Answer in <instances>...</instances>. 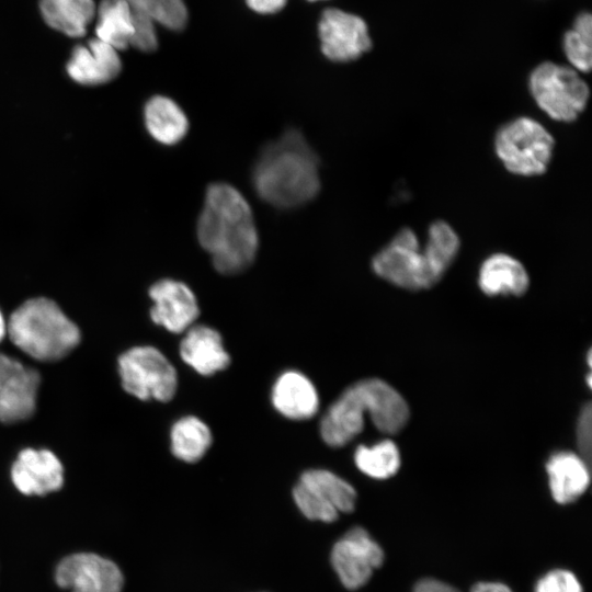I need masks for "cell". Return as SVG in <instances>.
I'll use <instances>...</instances> for the list:
<instances>
[{
  "instance_id": "6da1fadb",
  "label": "cell",
  "mask_w": 592,
  "mask_h": 592,
  "mask_svg": "<svg viewBox=\"0 0 592 592\" xmlns=\"http://www.w3.org/2000/svg\"><path fill=\"white\" fill-rule=\"evenodd\" d=\"M196 236L210 255L215 270L224 275L248 269L259 249V234L250 204L240 191L224 182L207 187Z\"/></svg>"
},
{
  "instance_id": "7a4b0ae2",
  "label": "cell",
  "mask_w": 592,
  "mask_h": 592,
  "mask_svg": "<svg viewBox=\"0 0 592 592\" xmlns=\"http://www.w3.org/2000/svg\"><path fill=\"white\" fill-rule=\"evenodd\" d=\"M257 194L277 208H294L320 190L319 160L304 136L285 132L260 152L252 171Z\"/></svg>"
},
{
  "instance_id": "3957f363",
  "label": "cell",
  "mask_w": 592,
  "mask_h": 592,
  "mask_svg": "<svg viewBox=\"0 0 592 592\" xmlns=\"http://www.w3.org/2000/svg\"><path fill=\"white\" fill-rule=\"evenodd\" d=\"M365 414L379 431L396 433L407 423L409 408L402 396L384 380H360L346 388L323 414L322 440L333 447L345 445L363 430Z\"/></svg>"
},
{
  "instance_id": "277c9868",
  "label": "cell",
  "mask_w": 592,
  "mask_h": 592,
  "mask_svg": "<svg viewBox=\"0 0 592 592\" xmlns=\"http://www.w3.org/2000/svg\"><path fill=\"white\" fill-rule=\"evenodd\" d=\"M7 332L12 343L43 362L58 361L80 342L78 327L58 305L45 297L23 303L10 316Z\"/></svg>"
},
{
  "instance_id": "5b68a950",
  "label": "cell",
  "mask_w": 592,
  "mask_h": 592,
  "mask_svg": "<svg viewBox=\"0 0 592 592\" xmlns=\"http://www.w3.org/2000/svg\"><path fill=\"white\" fill-rule=\"evenodd\" d=\"M493 147L498 159L510 173L532 178L547 171L555 139L537 119L520 116L497 130Z\"/></svg>"
},
{
  "instance_id": "8992f818",
  "label": "cell",
  "mask_w": 592,
  "mask_h": 592,
  "mask_svg": "<svg viewBox=\"0 0 592 592\" xmlns=\"http://www.w3.org/2000/svg\"><path fill=\"white\" fill-rule=\"evenodd\" d=\"M530 93L536 105L551 119L574 122L585 110L590 89L571 67L545 61L528 78Z\"/></svg>"
},
{
  "instance_id": "52a82bcc",
  "label": "cell",
  "mask_w": 592,
  "mask_h": 592,
  "mask_svg": "<svg viewBox=\"0 0 592 592\" xmlns=\"http://www.w3.org/2000/svg\"><path fill=\"white\" fill-rule=\"evenodd\" d=\"M372 267L383 280L406 289H425L439 282L417 234L408 227L400 229L374 255Z\"/></svg>"
},
{
  "instance_id": "ba28073f",
  "label": "cell",
  "mask_w": 592,
  "mask_h": 592,
  "mask_svg": "<svg viewBox=\"0 0 592 592\" xmlns=\"http://www.w3.org/2000/svg\"><path fill=\"white\" fill-rule=\"evenodd\" d=\"M122 386L140 400L169 401L173 398L178 376L173 365L153 346H136L118 358Z\"/></svg>"
},
{
  "instance_id": "9c48e42d",
  "label": "cell",
  "mask_w": 592,
  "mask_h": 592,
  "mask_svg": "<svg viewBox=\"0 0 592 592\" xmlns=\"http://www.w3.org/2000/svg\"><path fill=\"white\" fill-rule=\"evenodd\" d=\"M293 498L307 519L330 523L338 519L339 513L354 509L356 492L348 481L330 470L309 469L303 473L294 487Z\"/></svg>"
},
{
  "instance_id": "30bf717a",
  "label": "cell",
  "mask_w": 592,
  "mask_h": 592,
  "mask_svg": "<svg viewBox=\"0 0 592 592\" xmlns=\"http://www.w3.org/2000/svg\"><path fill=\"white\" fill-rule=\"evenodd\" d=\"M383 561V548L358 526L349 530L331 550L332 567L341 583L351 590L366 584Z\"/></svg>"
},
{
  "instance_id": "8fae6325",
  "label": "cell",
  "mask_w": 592,
  "mask_h": 592,
  "mask_svg": "<svg viewBox=\"0 0 592 592\" xmlns=\"http://www.w3.org/2000/svg\"><path fill=\"white\" fill-rule=\"evenodd\" d=\"M55 580L70 592H122L124 585L118 566L92 553H77L61 559Z\"/></svg>"
},
{
  "instance_id": "7c38bea8",
  "label": "cell",
  "mask_w": 592,
  "mask_h": 592,
  "mask_svg": "<svg viewBox=\"0 0 592 592\" xmlns=\"http://www.w3.org/2000/svg\"><path fill=\"white\" fill-rule=\"evenodd\" d=\"M319 37L323 55L335 62L355 60L372 47L365 21L339 9L323 11Z\"/></svg>"
},
{
  "instance_id": "4fadbf2b",
  "label": "cell",
  "mask_w": 592,
  "mask_h": 592,
  "mask_svg": "<svg viewBox=\"0 0 592 592\" xmlns=\"http://www.w3.org/2000/svg\"><path fill=\"white\" fill-rule=\"evenodd\" d=\"M39 383L36 369L0 353V421L12 423L32 417Z\"/></svg>"
},
{
  "instance_id": "5bb4252c",
  "label": "cell",
  "mask_w": 592,
  "mask_h": 592,
  "mask_svg": "<svg viewBox=\"0 0 592 592\" xmlns=\"http://www.w3.org/2000/svg\"><path fill=\"white\" fill-rule=\"evenodd\" d=\"M153 301L152 321L170 332L180 333L192 327L200 315L196 297L184 283L164 278L149 289Z\"/></svg>"
},
{
  "instance_id": "9a60e30c",
  "label": "cell",
  "mask_w": 592,
  "mask_h": 592,
  "mask_svg": "<svg viewBox=\"0 0 592 592\" xmlns=\"http://www.w3.org/2000/svg\"><path fill=\"white\" fill-rule=\"evenodd\" d=\"M11 478L21 493L43 496L61 488L64 468L50 451L25 448L13 463Z\"/></svg>"
},
{
  "instance_id": "2e32d148",
  "label": "cell",
  "mask_w": 592,
  "mask_h": 592,
  "mask_svg": "<svg viewBox=\"0 0 592 592\" xmlns=\"http://www.w3.org/2000/svg\"><path fill=\"white\" fill-rule=\"evenodd\" d=\"M68 76L83 86L112 81L122 69L118 50L96 37L73 48L66 66Z\"/></svg>"
},
{
  "instance_id": "e0dca14e",
  "label": "cell",
  "mask_w": 592,
  "mask_h": 592,
  "mask_svg": "<svg viewBox=\"0 0 592 592\" xmlns=\"http://www.w3.org/2000/svg\"><path fill=\"white\" fill-rule=\"evenodd\" d=\"M180 355L187 365L204 376L223 371L230 363L220 334L204 325L186 330L180 344Z\"/></svg>"
},
{
  "instance_id": "ac0fdd59",
  "label": "cell",
  "mask_w": 592,
  "mask_h": 592,
  "mask_svg": "<svg viewBox=\"0 0 592 592\" xmlns=\"http://www.w3.org/2000/svg\"><path fill=\"white\" fill-rule=\"evenodd\" d=\"M272 403L282 415L305 420L317 413L319 397L314 384L304 374L287 371L274 383Z\"/></svg>"
},
{
  "instance_id": "d6986e66",
  "label": "cell",
  "mask_w": 592,
  "mask_h": 592,
  "mask_svg": "<svg viewBox=\"0 0 592 592\" xmlns=\"http://www.w3.org/2000/svg\"><path fill=\"white\" fill-rule=\"evenodd\" d=\"M478 285L489 296H521L530 286V277L522 262L508 253L497 252L481 263Z\"/></svg>"
},
{
  "instance_id": "ffe728a7",
  "label": "cell",
  "mask_w": 592,
  "mask_h": 592,
  "mask_svg": "<svg viewBox=\"0 0 592 592\" xmlns=\"http://www.w3.org/2000/svg\"><path fill=\"white\" fill-rule=\"evenodd\" d=\"M551 496L556 502L567 504L577 500L589 487L587 462L571 452L553 455L546 465Z\"/></svg>"
},
{
  "instance_id": "44dd1931",
  "label": "cell",
  "mask_w": 592,
  "mask_h": 592,
  "mask_svg": "<svg viewBox=\"0 0 592 592\" xmlns=\"http://www.w3.org/2000/svg\"><path fill=\"white\" fill-rule=\"evenodd\" d=\"M144 118L150 136L162 145H175L189 132L186 114L175 101L164 95H155L147 101Z\"/></svg>"
},
{
  "instance_id": "7402d4cb",
  "label": "cell",
  "mask_w": 592,
  "mask_h": 592,
  "mask_svg": "<svg viewBox=\"0 0 592 592\" xmlns=\"http://www.w3.org/2000/svg\"><path fill=\"white\" fill-rule=\"evenodd\" d=\"M39 12L53 30L81 37L94 21L96 5L93 0H39Z\"/></svg>"
},
{
  "instance_id": "603a6c76",
  "label": "cell",
  "mask_w": 592,
  "mask_h": 592,
  "mask_svg": "<svg viewBox=\"0 0 592 592\" xmlns=\"http://www.w3.org/2000/svg\"><path fill=\"white\" fill-rule=\"evenodd\" d=\"M96 38L116 50L130 46L134 34V13L126 0H102L96 7Z\"/></svg>"
},
{
  "instance_id": "cb8c5ba5",
  "label": "cell",
  "mask_w": 592,
  "mask_h": 592,
  "mask_svg": "<svg viewBox=\"0 0 592 592\" xmlns=\"http://www.w3.org/2000/svg\"><path fill=\"white\" fill-rule=\"evenodd\" d=\"M212 444L208 426L198 418L187 415L178 420L171 429V451L186 463L200 460Z\"/></svg>"
},
{
  "instance_id": "d4e9b609",
  "label": "cell",
  "mask_w": 592,
  "mask_h": 592,
  "mask_svg": "<svg viewBox=\"0 0 592 592\" xmlns=\"http://www.w3.org/2000/svg\"><path fill=\"white\" fill-rule=\"evenodd\" d=\"M460 249V238L445 220H435L428 229L423 247L430 269L437 281L451 266Z\"/></svg>"
},
{
  "instance_id": "484cf974",
  "label": "cell",
  "mask_w": 592,
  "mask_h": 592,
  "mask_svg": "<svg viewBox=\"0 0 592 592\" xmlns=\"http://www.w3.org/2000/svg\"><path fill=\"white\" fill-rule=\"evenodd\" d=\"M354 460L363 474L375 479L389 478L400 467L398 447L389 440L382 441L371 447L358 446L354 454Z\"/></svg>"
},
{
  "instance_id": "4316f807",
  "label": "cell",
  "mask_w": 592,
  "mask_h": 592,
  "mask_svg": "<svg viewBox=\"0 0 592 592\" xmlns=\"http://www.w3.org/2000/svg\"><path fill=\"white\" fill-rule=\"evenodd\" d=\"M563 52L574 70L589 72L592 66V18L589 12L580 13L572 30L563 36Z\"/></svg>"
},
{
  "instance_id": "83f0119b",
  "label": "cell",
  "mask_w": 592,
  "mask_h": 592,
  "mask_svg": "<svg viewBox=\"0 0 592 592\" xmlns=\"http://www.w3.org/2000/svg\"><path fill=\"white\" fill-rule=\"evenodd\" d=\"M137 12L155 24L180 31L187 22V10L183 0H126Z\"/></svg>"
},
{
  "instance_id": "f1b7e54d",
  "label": "cell",
  "mask_w": 592,
  "mask_h": 592,
  "mask_svg": "<svg viewBox=\"0 0 592 592\" xmlns=\"http://www.w3.org/2000/svg\"><path fill=\"white\" fill-rule=\"evenodd\" d=\"M535 592H583L577 577L565 569H556L538 580Z\"/></svg>"
},
{
  "instance_id": "f546056e",
  "label": "cell",
  "mask_w": 592,
  "mask_h": 592,
  "mask_svg": "<svg viewBox=\"0 0 592 592\" xmlns=\"http://www.w3.org/2000/svg\"><path fill=\"white\" fill-rule=\"evenodd\" d=\"M133 9V8H132ZM134 13V34L130 46L144 52L150 53L158 47V37L156 24L146 15L133 9Z\"/></svg>"
},
{
  "instance_id": "4dcf8cb0",
  "label": "cell",
  "mask_w": 592,
  "mask_h": 592,
  "mask_svg": "<svg viewBox=\"0 0 592 592\" xmlns=\"http://www.w3.org/2000/svg\"><path fill=\"white\" fill-rule=\"evenodd\" d=\"M592 442V408L588 403L581 410L577 423V443L580 451V456L588 463L591 457Z\"/></svg>"
},
{
  "instance_id": "1f68e13d",
  "label": "cell",
  "mask_w": 592,
  "mask_h": 592,
  "mask_svg": "<svg viewBox=\"0 0 592 592\" xmlns=\"http://www.w3.org/2000/svg\"><path fill=\"white\" fill-rule=\"evenodd\" d=\"M412 592H460L456 588L436 579L426 578L418 581Z\"/></svg>"
},
{
  "instance_id": "d6a6232c",
  "label": "cell",
  "mask_w": 592,
  "mask_h": 592,
  "mask_svg": "<svg viewBox=\"0 0 592 592\" xmlns=\"http://www.w3.org/2000/svg\"><path fill=\"white\" fill-rule=\"evenodd\" d=\"M247 4L255 12L267 14L275 13L284 8L286 0H246Z\"/></svg>"
},
{
  "instance_id": "836d02e7",
  "label": "cell",
  "mask_w": 592,
  "mask_h": 592,
  "mask_svg": "<svg viewBox=\"0 0 592 592\" xmlns=\"http://www.w3.org/2000/svg\"><path fill=\"white\" fill-rule=\"evenodd\" d=\"M470 592H513L508 585L500 582H479Z\"/></svg>"
},
{
  "instance_id": "e575fe53",
  "label": "cell",
  "mask_w": 592,
  "mask_h": 592,
  "mask_svg": "<svg viewBox=\"0 0 592 592\" xmlns=\"http://www.w3.org/2000/svg\"><path fill=\"white\" fill-rule=\"evenodd\" d=\"M5 333H7V322L0 311V342L4 338Z\"/></svg>"
},
{
  "instance_id": "d590c367",
  "label": "cell",
  "mask_w": 592,
  "mask_h": 592,
  "mask_svg": "<svg viewBox=\"0 0 592 592\" xmlns=\"http://www.w3.org/2000/svg\"><path fill=\"white\" fill-rule=\"evenodd\" d=\"M309 1H318V0H309Z\"/></svg>"
}]
</instances>
